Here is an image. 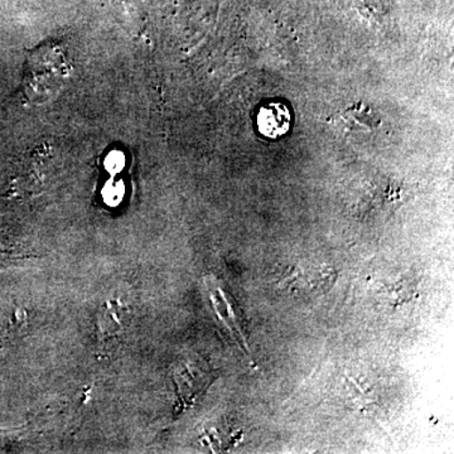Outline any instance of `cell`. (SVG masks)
<instances>
[{"label": "cell", "instance_id": "cell-1", "mask_svg": "<svg viewBox=\"0 0 454 454\" xmlns=\"http://www.w3.org/2000/svg\"><path fill=\"white\" fill-rule=\"evenodd\" d=\"M74 67L64 44L46 42L27 56L23 67V94L35 106L49 103L65 89Z\"/></svg>", "mask_w": 454, "mask_h": 454}, {"label": "cell", "instance_id": "cell-2", "mask_svg": "<svg viewBox=\"0 0 454 454\" xmlns=\"http://www.w3.org/2000/svg\"><path fill=\"white\" fill-rule=\"evenodd\" d=\"M333 280L334 271L328 267H293L283 278L284 284L291 291L309 293L327 291Z\"/></svg>", "mask_w": 454, "mask_h": 454}, {"label": "cell", "instance_id": "cell-3", "mask_svg": "<svg viewBox=\"0 0 454 454\" xmlns=\"http://www.w3.org/2000/svg\"><path fill=\"white\" fill-rule=\"evenodd\" d=\"M292 115L288 106L279 101H270L260 106L256 124L260 134L269 139H278L291 128Z\"/></svg>", "mask_w": 454, "mask_h": 454}, {"label": "cell", "instance_id": "cell-4", "mask_svg": "<svg viewBox=\"0 0 454 454\" xmlns=\"http://www.w3.org/2000/svg\"><path fill=\"white\" fill-rule=\"evenodd\" d=\"M208 291H210V298L215 312L223 325L230 331L232 336L236 337L243 348H247V340L238 318H236L235 310L232 309L231 301L223 289L220 288L216 280L208 279Z\"/></svg>", "mask_w": 454, "mask_h": 454}]
</instances>
